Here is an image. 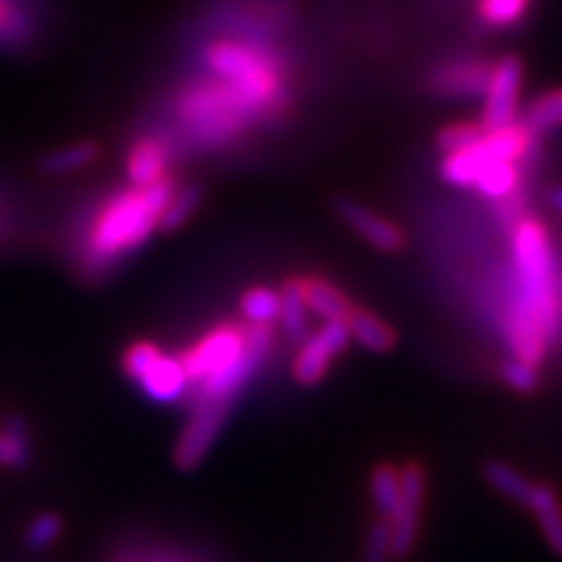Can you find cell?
Segmentation results:
<instances>
[{
	"label": "cell",
	"mask_w": 562,
	"mask_h": 562,
	"mask_svg": "<svg viewBox=\"0 0 562 562\" xmlns=\"http://www.w3.org/2000/svg\"><path fill=\"white\" fill-rule=\"evenodd\" d=\"M175 182L170 178L149 188H128L110 195L89 222L81 248V266L87 271H104L121 263L125 256L149 240L167 201L172 199Z\"/></svg>",
	"instance_id": "6da1fadb"
},
{
	"label": "cell",
	"mask_w": 562,
	"mask_h": 562,
	"mask_svg": "<svg viewBox=\"0 0 562 562\" xmlns=\"http://www.w3.org/2000/svg\"><path fill=\"white\" fill-rule=\"evenodd\" d=\"M513 261L518 271V292L513 294V313L531 315L544 328L547 339L562 334V279L544 227L524 220L513 232Z\"/></svg>",
	"instance_id": "7a4b0ae2"
},
{
	"label": "cell",
	"mask_w": 562,
	"mask_h": 562,
	"mask_svg": "<svg viewBox=\"0 0 562 562\" xmlns=\"http://www.w3.org/2000/svg\"><path fill=\"white\" fill-rule=\"evenodd\" d=\"M123 372L154 404H178L191 393L180 357L167 355L151 341H133L121 357Z\"/></svg>",
	"instance_id": "3957f363"
},
{
	"label": "cell",
	"mask_w": 562,
	"mask_h": 562,
	"mask_svg": "<svg viewBox=\"0 0 562 562\" xmlns=\"http://www.w3.org/2000/svg\"><path fill=\"white\" fill-rule=\"evenodd\" d=\"M209 63L222 79L232 83V91L250 110L266 108L271 102L273 91H277V76H273L269 63L258 58L248 47L222 42V45H214L209 50Z\"/></svg>",
	"instance_id": "277c9868"
},
{
	"label": "cell",
	"mask_w": 562,
	"mask_h": 562,
	"mask_svg": "<svg viewBox=\"0 0 562 562\" xmlns=\"http://www.w3.org/2000/svg\"><path fill=\"white\" fill-rule=\"evenodd\" d=\"M229 402L220 398H193L191 414H188L186 427L178 435L172 448V463L180 472H193L199 469L211 448L216 446L220 435L229 419Z\"/></svg>",
	"instance_id": "5b68a950"
},
{
	"label": "cell",
	"mask_w": 562,
	"mask_h": 562,
	"mask_svg": "<svg viewBox=\"0 0 562 562\" xmlns=\"http://www.w3.org/2000/svg\"><path fill=\"white\" fill-rule=\"evenodd\" d=\"M245 336H248V328L237 326V323H220L203 334L191 349L182 351L180 362L186 368L188 381H191V391L240 360L245 351Z\"/></svg>",
	"instance_id": "8992f818"
},
{
	"label": "cell",
	"mask_w": 562,
	"mask_h": 562,
	"mask_svg": "<svg viewBox=\"0 0 562 562\" xmlns=\"http://www.w3.org/2000/svg\"><path fill=\"white\" fill-rule=\"evenodd\" d=\"M427 495V472L419 461H406L402 467V497L389 521L391 558H406L414 550L419 533L422 508Z\"/></svg>",
	"instance_id": "52a82bcc"
},
{
	"label": "cell",
	"mask_w": 562,
	"mask_h": 562,
	"mask_svg": "<svg viewBox=\"0 0 562 562\" xmlns=\"http://www.w3.org/2000/svg\"><path fill=\"white\" fill-rule=\"evenodd\" d=\"M349 341H351V336H349L347 323L323 321V326L318 328V331L302 339V347L292 364L294 381H297L300 385H305V389L318 385L323 378L328 375V370H331L336 357H339L341 351L349 347Z\"/></svg>",
	"instance_id": "ba28073f"
},
{
	"label": "cell",
	"mask_w": 562,
	"mask_h": 562,
	"mask_svg": "<svg viewBox=\"0 0 562 562\" xmlns=\"http://www.w3.org/2000/svg\"><path fill=\"white\" fill-rule=\"evenodd\" d=\"M518 87H521V63L510 55L490 70L487 89H484V131H497L516 123Z\"/></svg>",
	"instance_id": "9c48e42d"
},
{
	"label": "cell",
	"mask_w": 562,
	"mask_h": 562,
	"mask_svg": "<svg viewBox=\"0 0 562 562\" xmlns=\"http://www.w3.org/2000/svg\"><path fill=\"white\" fill-rule=\"evenodd\" d=\"M339 214L341 220L357 232V235L364 237L370 245H375V248H381L385 252L402 250L404 245L402 229H398L396 224H391L389 220H383V216L372 214V211H368L355 201H339Z\"/></svg>",
	"instance_id": "30bf717a"
},
{
	"label": "cell",
	"mask_w": 562,
	"mask_h": 562,
	"mask_svg": "<svg viewBox=\"0 0 562 562\" xmlns=\"http://www.w3.org/2000/svg\"><path fill=\"white\" fill-rule=\"evenodd\" d=\"M537 521L539 533L544 537V544L552 554L562 558V501L558 490L547 482H533L529 501L524 505Z\"/></svg>",
	"instance_id": "8fae6325"
},
{
	"label": "cell",
	"mask_w": 562,
	"mask_h": 562,
	"mask_svg": "<svg viewBox=\"0 0 562 562\" xmlns=\"http://www.w3.org/2000/svg\"><path fill=\"white\" fill-rule=\"evenodd\" d=\"M131 188H149L167 178V149L157 138H140L125 159Z\"/></svg>",
	"instance_id": "7c38bea8"
},
{
	"label": "cell",
	"mask_w": 562,
	"mask_h": 562,
	"mask_svg": "<svg viewBox=\"0 0 562 562\" xmlns=\"http://www.w3.org/2000/svg\"><path fill=\"white\" fill-rule=\"evenodd\" d=\"M344 323H347L351 339H355L357 344H362L364 349L378 351V355L391 351L393 344H396V331H393L389 323L378 318L375 313L364 311V307L351 305V311L347 313Z\"/></svg>",
	"instance_id": "4fadbf2b"
},
{
	"label": "cell",
	"mask_w": 562,
	"mask_h": 562,
	"mask_svg": "<svg viewBox=\"0 0 562 562\" xmlns=\"http://www.w3.org/2000/svg\"><path fill=\"white\" fill-rule=\"evenodd\" d=\"M302 292H305L307 311L323 321H344L351 311L347 294L321 277H302Z\"/></svg>",
	"instance_id": "5bb4252c"
},
{
	"label": "cell",
	"mask_w": 562,
	"mask_h": 562,
	"mask_svg": "<svg viewBox=\"0 0 562 562\" xmlns=\"http://www.w3.org/2000/svg\"><path fill=\"white\" fill-rule=\"evenodd\" d=\"M370 497L381 521L389 524L402 497V469L391 461L375 463L370 472Z\"/></svg>",
	"instance_id": "9a60e30c"
},
{
	"label": "cell",
	"mask_w": 562,
	"mask_h": 562,
	"mask_svg": "<svg viewBox=\"0 0 562 562\" xmlns=\"http://www.w3.org/2000/svg\"><path fill=\"white\" fill-rule=\"evenodd\" d=\"M482 480L487 482L490 487L497 492V495L508 497V501L516 505H526V501H529V495H531V487H533V480H529L521 469H516L513 463L501 461V459H492L484 463Z\"/></svg>",
	"instance_id": "2e32d148"
},
{
	"label": "cell",
	"mask_w": 562,
	"mask_h": 562,
	"mask_svg": "<svg viewBox=\"0 0 562 562\" xmlns=\"http://www.w3.org/2000/svg\"><path fill=\"white\" fill-rule=\"evenodd\" d=\"M279 323L284 326V331L290 339L300 341L307 336V318H311V311H307L305 292H302V277L286 279L284 286L279 292Z\"/></svg>",
	"instance_id": "e0dca14e"
},
{
	"label": "cell",
	"mask_w": 562,
	"mask_h": 562,
	"mask_svg": "<svg viewBox=\"0 0 562 562\" xmlns=\"http://www.w3.org/2000/svg\"><path fill=\"white\" fill-rule=\"evenodd\" d=\"M529 140L531 131L526 125L510 123L505 128L484 133L480 144L492 161H510V165H516V159H521L526 149H529Z\"/></svg>",
	"instance_id": "ac0fdd59"
},
{
	"label": "cell",
	"mask_w": 562,
	"mask_h": 562,
	"mask_svg": "<svg viewBox=\"0 0 562 562\" xmlns=\"http://www.w3.org/2000/svg\"><path fill=\"white\" fill-rule=\"evenodd\" d=\"M100 159V146L94 140H76V144L63 146L40 159V172L45 175H70L79 172L83 167L94 165Z\"/></svg>",
	"instance_id": "d6986e66"
},
{
	"label": "cell",
	"mask_w": 562,
	"mask_h": 562,
	"mask_svg": "<svg viewBox=\"0 0 562 562\" xmlns=\"http://www.w3.org/2000/svg\"><path fill=\"white\" fill-rule=\"evenodd\" d=\"M487 165H492V159L487 157V151L482 149V144H476L467 151L448 154L446 161H442V167H440V175H442V180H448L451 186L474 188Z\"/></svg>",
	"instance_id": "ffe728a7"
},
{
	"label": "cell",
	"mask_w": 562,
	"mask_h": 562,
	"mask_svg": "<svg viewBox=\"0 0 562 562\" xmlns=\"http://www.w3.org/2000/svg\"><path fill=\"white\" fill-rule=\"evenodd\" d=\"M487 79L490 70H484L482 66H453L440 70L435 76V87L446 94H480V91L487 89Z\"/></svg>",
	"instance_id": "44dd1931"
},
{
	"label": "cell",
	"mask_w": 562,
	"mask_h": 562,
	"mask_svg": "<svg viewBox=\"0 0 562 562\" xmlns=\"http://www.w3.org/2000/svg\"><path fill=\"white\" fill-rule=\"evenodd\" d=\"M279 292L271 286H252L240 297V313L248 326H271L279 321Z\"/></svg>",
	"instance_id": "7402d4cb"
},
{
	"label": "cell",
	"mask_w": 562,
	"mask_h": 562,
	"mask_svg": "<svg viewBox=\"0 0 562 562\" xmlns=\"http://www.w3.org/2000/svg\"><path fill=\"white\" fill-rule=\"evenodd\" d=\"M30 461V432L19 417L5 419L0 427V467L21 469Z\"/></svg>",
	"instance_id": "603a6c76"
},
{
	"label": "cell",
	"mask_w": 562,
	"mask_h": 562,
	"mask_svg": "<svg viewBox=\"0 0 562 562\" xmlns=\"http://www.w3.org/2000/svg\"><path fill=\"white\" fill-rule=\"evenodd\" d=\"M516 186H518L516 165H510V161H492V165L484 167V172L480 175V180H476L474 188H480L484 195H490V199H505V195L516 191Z\"/></svg>",
	"instance_id": "cb8c5ba5"
},
{
	"label": "cell",
	"mask_w": 562,
	"mask_h": 562,
	"mask_svg": "<svg viewBox=\"0 0 562 562\" xmlns=\"http://www.w3.org/2000/svg\"><path fill=\"white\" fill-rule=\"evenodd\" d=\"M558 125H562V89L547 91L526 110V128L529 131H547L558 128Z\"/></svg>",
	"instance_id": "d4e9b609"
},
{
	"label": "cell",
	"mask_w": 562,
	"mask_h": 562,
	"mask_svg": "<svg viewBox=\"0 0 562 562\" xmlns=\"http://www.w3.org/2000/svg\"><path fill=\"white\" fill-rule=\"evenodd\" d=\"M60 533H63V518L58 513H40V516H34L32 524L26 526L24 544L34 552H42L58 542Z\"/></svg>",
	"instance_id": "484cf974"
},
{
	"label": "cell",
	"mask_w": 562,
	"mask_h": 562,
	"mask_svg": "<svg viewBox=\"0 0 562 562\" xmlns=\"http://www.w3.org/2000/svg\"><path fill=\"white\" fill-rule=\"evenodd\" d=\"M199 201H201L199 188H186V191L172 193V199L167 201V206L159 216V227L165 232L182 227V224L188 222V216L195 211V206H199Z\"/></svg>",
	"instance_id": "4316f807"
},
{
	"label": "cell",
	"mask_w": 562,
	"mask_h": 562,
	"mask_svg": "<svg viewBox=\"0 0 562 562\" xmlns=\"http://www.w3.org/2000/svg\"><path fill=\"white\" fill-rule=\"evenodd\" d=\"M482 123H453V125H446L438 133V146L446 154H456V151H467L476 146L484 136Z\"/></svg>",
	"instance_id": "83f0119b"
},
{
	"label": "cell",
	"mask_w": 562,
	"mask_h": 562,
	"mask_svg": "<svg viewBox=\"0 0 562 562\" xmlns=\"http://www.w3.org/2000/svg\"><path fill=\"white\" fill-rule=\"evenodd\" d=\"M501 381L516 393H533L539 389V368L518 357H508L501 364Z\"/></svg>",
	"instance_id": "f1b7e54d"
},
{
	"label": "cell",
	"mask_w": 562,
	"mask_h": 562,
	"mask_svg": "<svg viewBox=\"0 0 562 562\" xmlns=\"http://www.w3.org/2000/svg\"><path fill=\"white\" fill-rule=\"evenodd\" d=\"M526 5L529 0H482L480 11L492 26H508L524 16Z\"/></svg>",
	"instance_id": "f546056e"
},
{
	"label": "cell",
	"mask_w": 562,
	"mask_h": 562,
	"mask_svg": "<svg viewBox=\"0 0 562 562\" xmlns=\"http://www.w3.org/2000/svg\"><path fill=\"white\" fill-rule=\"evenodd\" d=\"M26 24L24 11L16 0H0V45L3 42H21V37H26Z\"/></svg>",
	"instance_id": "4dcf8cb0"
},
{
	"label": "cell",
	"mask_w": 562,
	"mask_h": 562,
	"mask_svg": "<svg viewBox=\"0 0 562 562\" xmlns=\"http://www.w3.org/2000/svg\"><path fill=\"white\" fill-rule=\"evenodd\" d=\"M391 542H389V524L378 518L368 533V544H364V562H389Z\"/></svg>",
	"instance_id": "1f68e13d"
},
{
	"label": "cell",
	"mask_w": 562,
	"mask_h": 562,
	"mask_svg": "<svg viewBox=\"0 0 562 562\" xmlns=\"http://www.w3.org/2000/svg\"><path fill=\"white\" fill-rule=\"evenodd\" d=\"M550 201H552L554 209L562 211V188H554V191L550 193Z\"/></svg>",
	"instance_id": "d6a6232c"
}]
</instances>
